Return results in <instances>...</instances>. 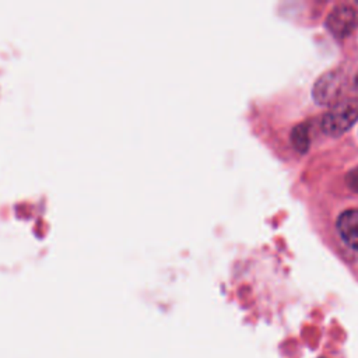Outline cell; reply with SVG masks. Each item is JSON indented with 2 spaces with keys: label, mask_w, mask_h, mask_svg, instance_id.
Listing matches in <instances>:
<instances>
[{
  "label": "cell",
  "mask_w": 358,
  "mask_h": 358,
  "mask_svg": "<svg viewBox=\"0 0 358 358\" xmlns=\"http://www.w3.org/2000/svg\"><path fill=\"white\" fill-rule=\"evenodd\" d=\"M358 120V98H348L334 103L322 117L320 127L327 136H341Z\"/></svg>",
  "instance_id": "1"
},
{
  "label": "cell",
  "mask_w": 358,
  "mask_h": 358,
  "mask_svg": "<svg viewBox=\"0 0 358 358\" xmlns=\"http://www.w3.org/2000/svg\"><path fill=\"white\" fill-rule=\"evenodd\" d=\"M345 84V74L343 70H330L322 74L317 81L313 84L312 96L316 103L324 106L338 102V98L343 94V88Z\"/></svg>",
  "instance_id": "2"
},
{
  "label": "cell",
  "mask_w": 358,
  "mask_h": 358,
  "mask_svg": "<svg viewBox=\"0 0 358 358\" xmlns=\"http://www.w3.org/2000/svg\"><path fill=\"white\" fill-rule=\"evenodd\" d=\"M355 25L357 11L347 4L334 7L326 18V28L336 38H345L355 28Z\"/></svg>",
  "instance_id": "3"
},
{
  "label": "cell",
  "mask_w": 358,
  "mask_h": 358,
  "mask_svg": "<svg viewBox=\"0 0 358 358\" xmlns=\"http://www.w3.org/2000/svg\"><path fill=\"white\" fill-rule=\"evenodd\" d=\"M336 227L347 246L358 252V208L343 211L337 218Z\"/></svg>",
  "instance_id": "4"
},
{
  "label": "cell",
  "mask_w": 358,
  "mask_h": 358,
  "mask_svg": "<svg viewBox=\"0 0 358 358\" xmlns=\"http://www.w3.org/2000/svg\"><path fill=\"white\" fill-rule=\"evenodd\" d=\"M291 143L292 147L303 154L308 151L309 145H310V136H309V126L306 123H301L296 124L292 131H291Z\"/></svg>",
  "instance_id": "5"
},
{
  "label": "cell",
  "mask_w": 358,
  "mask_h": 358,
  "mask_svg": "<svg viewBox=\"0 0 358 358\" xmlns=\"http://www.w3.org/2000/svg\"><path fill=\"white\" fill-rule=\"evenodd\" d=\"M345 182L352 192L358 193V166L354 168L351 172H348V175L345 176Z\"/></svg>",
  "instance_id": "6"
},
{
  "label": "cell",
  "mask_w": 358,
  "mask_h": 358,
  "mask_svg": "<svg viewBox=\"0 0 358 358\" xmlns=\"http://www.w3.org/2000/svg\"><path fill=\"white\" fill-rule=\"evenodd\" d=\"M354 87L358 90V73H357L355 77H354Z\"/></svg>",
  "instance_id": "7"
}]
</instances>
